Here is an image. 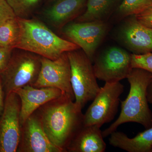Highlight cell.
Masks as SVG:
<instances>
[{
	"label": "cell",
	"mask_w": 152,
	"mask_h": 152,
	"mask_svg": "<svg viewBox=\"0 0 152 152\" xmlns=\"http://www.w3.org/2000/svg\"><path fill=\"white\" fill-rule=\"evenodd\" d=\"M82 110L70 96L64 93L35 112L49 140L62 152H66L72 139L83 126Z\"/></svg>",
	"instance_id": "6da1fadb"
},
{
	"label": "cell",
	"mask_w": 152,
	"mask_h": 152,
	"mask_svg": "<svg viewBox=\"0 0 152 152\" xmlns=\"http://www.w3.org/2000/svg\"><path fill=\"white\" fill-rule=\"evenodd\" d=\"M152 74L143 69L134 68L128 76L130 86L129 92L124 101H121L119 116L108 128L102 131L104 138L116 131L120 125L133 122L142 125L145 129L152 127V112L148 105L147 88Z\"/></svg>",
	"instance_id": "7a4b0ae2"
},
{
	"label": "cell",
	"mask_w": 152,
	"mask_h": 152,
	"mask_svg": "<svg viewBox=\"0 0 152 152\" xmlns=\"http://www.w3.org/2000/svg\"><path fill=\"white\" fill-rule=\"evenodd\" d=\"M18 19L20 34L15 48L51 60L56 59L64 53L80 49L75 44L57 36L37 19Z\"/></svg>",
	"instance_id": "3957f363"
},
{
	"label": "cell",
	"mask_w": 152,
	"mask_h": 152,
	"mask_svg": "<svg viewBox=\"0 0 152 152\" xmlns=\"http://www.w3.org/2000/svg\"><path fill=\"white\" fill-rule=\"evenodd\" d=\"M41 67V56L14 48L7 65L0 73L5 96L25 86H32L37 79Z\"/></svg>",
	"instance_id": "277c9868"
},
{
	"label": "cell",
	"mask_w": 152,
	"mask_h": 152,
	"mask_svg": "<svg viewBox=\"0 0 152 152\" xmlns=\"http://www.w3.org/2000/svg\"><path fill=\"white\" fill-rule=\"evenodd\" d=\"M71 67V83L75 103L83 109L93 101L99 92V87L92 62L82 49L67 52Z\"/></svg>",
	"instance_id": "5b68a950"
},
{
	"label": "cell",
	"mask_w": 152,
	"mask_h": 152,
	"mask_svg": "<svg viewBox=\"0 0 152 152\" xmlns=\"http://www.w3.org/2000/svg\"><path fill=\"white\" fill-rule=\"evenodd\" d=\"M124 91V86L120 82L105 83L84 115L83 126L97 125L101 128L113 121Z\"/></svg>",
	"instance_id": "8992f818"
},
{
	"label": "cell",
	"mask_w": 152,
	"mask_h": 152,
	"mask_svg": "<svg viewBox=\"0 0 152 152\" xmlns=\"http://www.w3.org/2000/svg\"><path fill=\"white\" fill-rule=\"evenodd\" d=\"M93 63L97 79L105 83L120 82L127 78L132 69V54L116 47L105 49L95 56Z\"/></svg>",
	"instance_id": "52a82bcc"
},
{
	"label": "cell",
	"mask_w": 152,
	"mask_h": 152,
	"mask_svg": "<svg viewBox=\"0 0 152 152\" xmlns=\"http://www.w3.org/2000/svg\"><path fill=\"white\" fill-rule=\"evenodd\" d=\"M61 30L68 41L80 47L93 63L97 49L107 33L108 25L105 21L70 22Z\"/></svg>",
	"instance_id": "ba28073f"
},
{
	"label": "cell",
	"mask_w": 152,
	"mask_h": 152,
	"mask_svg": "<svg viewBox=\"0 0 152 152\" xmlns=\"http://www.w3.org/2000/svg\"><path fill=\"white\" fill-rule=\"evenodd\" d=\"M21 101L15 92L7 95L0 118V152L18 151L21 137Z\"/></svg>",
	"instance_id": "9c48e42d"
},
{
	"label": "cell",
	"mask_w": 152,
	"mask_h": 152,
	"mask_svg": "<svg viewBox=\"0 0 152 152\" xmlns=\"http://www.w3.org/2000/svg\"><path fill=\"white\" fill-rule=\"evenodd\" d=\"M33 86L55 88L62 91L75 100L71 83V67L67 53L55 60L41 57L39 76Z\"/></svg>",
	"instance_id": "30bf717a"
},
{
	"label": "cell",
	"mask_w": 152,
	"mask_h": 152,
	"mask_svg": "<svg viewBox=\"0 0 152 152\" xmlns=\"http://www.w3.org/2000/svg\"><path fill=\"white\" fill-rule=\"evenodd\" d=\"M125 18L117 34L118 40L133 54L152 53V28L139 21L135 15Z\"/></svg>",
	"instance_id": "8fae6325"
},
{
	"label": "cell",
	"mask_w": 152,
	"mask_h": 152,
	"mask_svg": "<svg viewBox=\"0 0 152 152\" xmlns=\"http://www.w3.org/2000/svg\"><path fill=\"white\" fill-rule=\"evenodd\" d=\"M17 152H62L49 140L35 112L21 126Z\"/></svg>",
	"instance_id": "7c38bea8"
},
{
	"label": "cell",
	"mask_w": 152,
	"mask_h": 152,
	"mask_svg": "<svg viewBox=\"0 0 152 152\" xmlns=\"http://www.w3.org/2000/svg\"><path fill=\"white\" fill-rule=\"evenodd\" d=\"M21 101L20 123L21 126L40 107L50 101L60 97L62 91L55 88H37L27 85L14 91Z\"/></svg>",
	"instance_id": "4fadbf2b"
},
{
	"label": "cell",
	"mask_w": 152,
	"mask_h": 152,
	"mask_svg": "<svg viewBox=\"0 0 152 152\" xmlns=\"http://www.w3.org/2000/svg\"><path fill=\"white\" fill-rule=\"evenodd\" d=\"M87 0H56L44 12V16L58 29L80 16L86 9Z\"/></svg>",
	"instance_id": "5bb4252c"
},
{
	"label": "cell",
	"mask_w": 152,
	"mask_h": 152,
	"mask_svg": "<svg viewBox=\"0 0 152 152\" xmlns=\"http://www.w3.org/2000/svg\"><path fill=\"white\" fill-rule=\"evenodd\" d=\"M100 128L97 125L82 127L69 144L66 152H104L107 146Z\"/></svg>",
	"instance_id": "9a60e30c"
},
{
	"label": "cell",
	"mask_w": 152,
	"mask_h": 152,
	"mask_svg": "<svg viewBox=\"0 0 152 152\" xmlns=\"http://www.w3.org/2000/svg\"><path fill=\"white\" fill-rule=\"evenodd\" d=\"M109 143L129 152H151L152 148V127L130 138L122 132H114L110 136Z\"/></svg>",
	"instance_id": "2e32d148"
},
{
	"label": "cell",
	"mask_w": 152,
	"mask_h": 152,
	"mask_svg": "<svg viewBox=\"0 0 152 152\" xmlns=\"http://www.w3.org/2000/svg\"><path fill=\"white\" fill-rule=\"evenodd\" d=\"M122 0H87L86 9L77 18V22L105 21Z\"/></svg>",
	"instance_id": "e0dca14e"
},
{
	"label": "cell",
	"mask_w": 152,
	"mask_h": 152,
	"mask_svg": "<svg viewBox=\"0 0 152 152\" xmlns=\"http://www.w3.org/2000/svg\"><path fill=\"white\" fill-rule=\"evenodd\" d=\"M20 34L18 18L9 19L0 26V47L15 48Z\"/></svg>",
	"instance_id": "ac0fdd59"
},
{
	"label": "cell",
	"mask_w": 152,
	"mask_h": 152,
	"mask_svg": "<svg viewBox=\"0 0 152 152\" xmlns=\"http://www.w3.org/2000/svg\"><path fill=\"white\" fill-rule=\"evenodd\" d=\"M152 4V0H122L117 9V15L124 18L140 13Z\"/></svg>",
	"instance_id": "d6986e66"
},
{
	"label": "cell",
	"mask_w": 152,
	"mask_h": 152,
	"mask_svg": "<svg viewBox=\"0 0 152 152\" xmlns=\"http://www.w3.org/2000/svg\"><path fill=\"white\" fill-rule=\"evenodd\" d=\"M13 11L16 16L27 18L41 0H5Z\"/></svg>",
	"instance_id": "ffe728a7"
},
{
	"label": "cell",
	"mask_w": 152,
	"mask_h": 152,
	"mask_svg": "<svg viewBox=\"0 0 152 152\" xmlns=\"http://www.w3.org/2000/svg\"><path fill=\"white\" fill-rule=\"evenodd\" d=\"M132 68L143 69L152 74V53L143 55L132 54Z\"/></svg>",
	"instance_id": "44dd1931"
},
{
	"label": "cell",
	"mask_w": 152,
	"mask_h": 152,
	"mask_svg": "<svg viewBox=\"0 0 152 152\" xmlns=\"http://www.w3.org/2000/svg\"><path fill=\"white\" fill-rule=\"evenodd\" d=\"M16 16L13 11L5 0H0V26L9 19Z\"/></svg>",
	"instance_id": "7402d4cb"
},
{
	"label": "cell",
	"mask_w": 152,
	"mask_h": 152,
	"mask_svg": "<svg viewBox=\"0 0 152 152\" xmlns=\"http://www.w3.org/2000/svg\"><path fill=\"white\" fill-rule=\"evenodd\" d=\"M135 15L139 21L143 25L152 28V4L140 13Z\"/></svg>",
	"instance_id": "603a6c76"
},
{
	"label": "cell",
	"mask_w": 152,
	"mask_h": 152,
	"mask_svg": "<svg viewBox=\"0 0 152 152\" xmlns=\"http://www.w3.org/2000/svg\"><path fill=\"white\" fill-rule=\"evenodd\" d=\"M13 49L12 48L0 47V73L7 65Z\"/></svg>",
	"instance_id": "cb8c5ba5"
},
{
	"label": "cell",
	"mask_w": 152,
	"mask_h": 152,
	"mask_svg": "<svg viewBox=\"0 0 152 152\" xmlns=\"http://www.w3.org/2000/svg\"><path fill=\"white\" fill-rule=\"evenodd\" d=\"M5 99V95L1 80L0 77V118L2 114L4 107Z\"/></svg>",
	"instance_id": "d4e9b609"
},
{
	"label": "cell",
	"mask_w": 152,
	"mask_h": 152,
	"mask_svg": "<svg viewBox=\"0 0 152 152\" xmlns=\"http://www.w3.org/2000/svg\"><path fill=\"white\" fill-rule=\"evenodd\" d=\"M147 98L149 103L152 104V77L147 88Z\"/></svg>",
	"instance_id": "484cf974"
},
{
	"label": "cell",
	"mask_w": 152,
	"mask_h": 152,
	"mask_svg": "<svg viewBox=\"0 0 152 152\" xmlns=\"http://www.w3.org/2000/svg\"><path fill=\"white\" fill-rule=\"evenodd\" d=\"M56 0H48L49 2H53L55 1Z\"/></svg>",
	"instance_id": "4316f807"
},
{
	"label": "cell",
	"mask_w": 152,
	"mask_h": 152,
	"mask_svg": "<svg viewBox=\"0 0 152 152\" xmlns=\"http://www.w3.org/2000/svg\"><path fill=\"white\" fill-rule=\"evenodd\" d=\"M151 152H152V149H151Z\"/></svg>",
	"instance_id": "83f0119b"
}]
</instances>
